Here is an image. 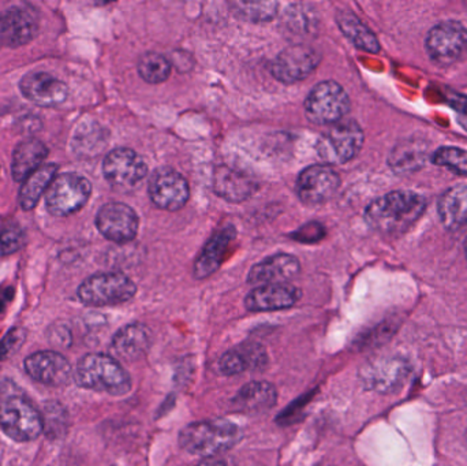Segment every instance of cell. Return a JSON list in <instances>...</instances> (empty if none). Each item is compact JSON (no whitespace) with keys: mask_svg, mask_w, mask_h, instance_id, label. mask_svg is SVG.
I'll return each instance as SVG.
<instances>
[{"mask_svg":"<svg viewBox=\"0 0 467 466\" xmlns=\"http://www.w3.org/2000/svg\"><path fill=\"white\" fill-rule=\"evenodd\" d=\"M74 379L79 388L109 396H125L131 388L130 375L119 361L100 353L84 356L77 364Z\"/></svg>","mask_w":467,"mask_h":466,"instance_id":"3","label":"cell"},{"mask_svg":"<svg viewBox=\"0 0 467 466\" xmlns=\"http://www.w3.org/2000/svg\"><path fill=\"white\" fill-rule=\"evenodd\" d=\"M137 286L125 274H96L78 287L79 301L88 306H112L128 303L136 295Z\"/></svg>","mask_w":467,"mask_h":466,"instance_id":"5","label":"cell"},{"mask_svg":"<svg viewBox=\"0 0 467 466\" xmlns=\"http://www.w3.org/2000/svg\"><path fill=\"white\" fill-rule=\"evenodd\" d=\"M147 172L144 159L129 148L111 150L103 161L104 177L115 188H136L145 180Z\"/></svg>","mask_w":467,"mask_h":466,"instance_id":"11","label":"cell"},{"mask_svg":"<svg viewBox=\"0 0 467 466\" xmlns=\"http://www.w3.org/2000/svg\"><path fill=\"white\" fill-rule=\"evenodd\" d=\"M152 345V333L141 323L125 326L120 328L111 342L112 357L118 361L139 360L150 350Z\"/></svg>","mask_w":467,"mask_h":466,"instance_id":"21","label":"cell"},{"mask_svg":"<svg viewBox=\"0 0 467 466\" xmlns=\"http://www.w3.org/2000/svg\"><path fill=\"white\" fill-rule=\"evenodd\" d=\"M148 192L153 204L166 211L181 210L185 207L191 197L186 178L169 167H163L153 172L148 183Z\"/></svg>","mask_w":467,"mask_h":466,"instance_id":"13","label":"cell"},{"mask_svg":"<svg viewBox=\"0 0 467 466\" xmlns=\"http://www.w3.org/2000/svg\"><path fill=\"white\" fill-rule=\"evenodd\" d=\"M425 205L424 197L416 192H391L368 205L365 219L381 234H402L421 218Z\"/></svg>","mask_w":467,"mask_h":466,"instance_id":"1","label":"cell"},{"mask_svg":"<svg viewBox=\"0 0 467 466\" xmlns=\"http://www.w3.org/2000/svg\"><path fill=\"white\" fill-rule=\"evenodd\" d=\"M294 241L302 243H316L326 237V227L318 222H309L290 235Z\"/></svg>","mask_w":467,"mask_h":466,"instance_id":"37","label":"cell"},{"mask_svg":"<svg viewBox=\"0 0 467 466\" xmlns=\"http://www.w3.org/2000/svg\"><path fill=\"white\" fill-rule=\"evenodd\" d=\"M425 46L439 65H454L467 54V29L458 21L441 22L428 33Z\"/></svg>","mask_w":467,"mask_h":466,"instance_id":"9","label":"cell"},{"mask_svg":"<svg viewBox=\"0 0 467 466\" xmlns=\"http://www.w3.org/2000/svg\"><path fill=\"white\" fill-rule=\"evenodd\" d=\"M25 233L16 223H8L0 232V256L16 254L24 246Z\"/></svg>","mask_w":467,"mask_h":466,"instance_id":"35","label":"cell"},{"mask_svg":"<svg viewBox=\"0 0 467 466\" xmlns=\"http://www.w3.org/2000/svg\"><path fill=\"white\" fill-rule=\"evenodd\" d=\"M340 186V177L331 166L307 167L296 180V194L306 205H318L331 199Z\"/></svg>","mask_w":467,"mask_h":466,"instance_id":"16","label":"cell"},{"mask_svg":"<svg viewBox=\"0 0 467 466\" xmlns=\"http://www.w3.org/2000/svg\"><path fill=\"white\" fill-rule=\"evenodd\" d=\"M268 364V356L260 344L246 342L222 356L219 371L224 377H235L246 371H260Z\"/></svg>","mask_w":467,"mask_h":466,"instance_id":"22","label":"cell"},{"mask_svg":"<svg viewBox=\"0 0 467 466\" xmlns=\"http://www.w3.org/2000/svg\"><path fill=\"white\" fill-rule=\"evenodd\" d=\"M301 271V264L296 256L287 254L266 257L258 264L253 265L247 282L250 285H285L296 278Z\"/></svg>","mask_w":467,"mask_h":466,"instance_id":"19","label":"cell"},{"mask_svg":"<svg viewBox=\"0 0 467 466\" xmlns=\"http://www.w3.org/2000/svg\"><path fill=\"white\" fill-rule=\"evenodd\" d=\"M439 215L450 230H461L467 224V186L449 189L439 202Z\"/></svg>","mask_w":467,"mask_h":466,"instance_id":"27","label":"cell"},{"mask_svg":"<svg viewBox=\"0 0 467 466\" xmlns=\"http://www.w3.org/2000/svg\"><path fill=\"white\" fill-rule=\"evenodd\" d=\"M92 193L87 178L74 172L57 174L46 192L47 210L57 218H66L78 212Z\"/></svg>","mask_w":467,"mask_h":466,"instance_id":"6","label":"cell"},{"mask_svg":"<svg viewBox=\"0 0 467 466\" xmlns=\"http://www.w3.org/2000/svg\"><path fill=\"white\" fill-rule=\"evenodd\" d=\"M213 191L229 202H239L250 199L255 193L257 182L236 170L221 166L213 175Z\"/></svg>","mask_w":467,"mask_h":466,"instance_id":"25","label":"cell"},{"mask_svg":"<svg viewBox=\"0 0 467 466\" xmlns=\"http://www.w3.org/2000/svg\"><path fill=\"white\" fill-rule=\"evenodd\" d=\"M410 367L400 357L370 360L359 371V379L368 390L392 393L405 383Z\"/></svg>","mask_w":467,"mask_h":466,"instance_id":"15","label":"cell"},{"mask_svg":"<svg viewBox=\"0 0 467 466\" xmlns=\"http://www.w3.org/2000/svg\"><path fill=\"white\" fill-rule=\"evenodd\" d=\"M57 170H59L57 164H44L37 171L33 172L27 180L24 181L18 196L19 207L22 210L30 211L37 205L43 193L48 191L52 181L57 178Z\"/></svg>","mask_w":467,"mask_h":466,"instance_id":"28","label":"cell"},{"mask_svg":"<svg viewBox=\"0 0 467 466\" xmlns=\"http://www.w3.org/2000/svg\"><path fill=\"white\" fill-rule=\"evenodd\" d=\"M364 145V131L356 120L335 123L317 142L321 161L328 164H346L353 161Z\"/></svg>","mask_w":467,"mask_h":466,"instance_id":"8","label":"cell"},{"mask_svg":"<svg viewBox=\"0 0 467 466\" xmlns=\"http://www.w3.org/2000/svg\"><path fill=\"white\" fill-rule=\"evenodd\" d=\"M241 437V430L230 421H199L182 430L180 445L193 456L213 459L233 449Z\"/></svg>","mask_w":467,"mask_h":466,"instance_id":"4","label":"cell"},{"mask_svg":"<svg viewBox=\"0 0 467 466\" xmlns=\"http://www.w3.org/2000/svg\"><path fill=\"white\" fill-rule=\"evenodd\" d=\"M233 7L242 18L253 22H265L276 16L277 3H234Z\"/></svg>","mask_w":467,"mask_h":466,"instance_id":"34","label":"cell"},{"mask_svg":"<svg viewBox=\"0 0 467 466\" xmlns=\"http://www.w3.org/2000/svg\"><path fill=\"white\" fill-rule=\"evenodd\" d=\"M235 237V227L233 226L223 227L213 234V237L208 241L207 245L200 254L196 264H194V276L197 279L208 278L221 268Z\"/></svg>","mask_w":467,"mask_h":466,"instance_id":"23","label":"cell"},{"mask_svg":"<svg viewBox=\"0 0 467 466\" xmlns=\"http://www.w3.org/2000/svg\"><path fill=\"white\" fill-rule=\"evenodd\" d=\"M337 26L343 35L362 51L378 54L380 51V44L372 30L364 25V22L350 11H339L337 16Z\"/></svg>","mask_w":467,"mask_h":466,"instance_id":"29","label":"cell"},{"mask_svg":"<svg viewBox=\"0 0 467 466\" xmlns=\"http://www.w3.org/2000/svg\"><path fill=\"white\" fill-rule=\"evenodd\" d=\"M96 226L107 240L117 243H130L139 233L140 221L133 208L123 202L103 205L96 216Z\"/></svg>","mask_w":467,"mask_h":466,"instance_id":"14","label":"cell"},{"mask_svg":"<svg viewBox=\"0 0 467 466\" xmlns=\"http://www.w3.org/2000/svg\"><path fill=\"white\" fill-rule=\"evenodd\" d=\"M0 429L16 442H32L44 431L43 416L13 380L0 383Z\"/></svg>","mask_w":467,"mask_h":466,"instance_id":"2","label":"cell"},{"mask_svg":"<svg viewBox=\"0 0 467 466\" xmlns=\"http://www.w3.org/2000/svg\"><path fill=\"white\" fill-rule=\"evenodd\" d=\"M40 27L36 8L14 5L0 14V48H16L32 41Z\"/></svg>","mask_w":467,"mask_h":466,"instance_id":"12","label":"cell"},{"mask_svg":"<svg viewBox=\"0 0 467 466\" xmlns=\"http://www.w3.org/2000/svg\"><path fill=\"white\" fill-rule=\"evenodd\" d=\"M452 106L460 112L461 123L467 129V98H460V96H458V98H454V101H452Z\"/></svg>","mask_w":467,"mask_h":466,"instance_id":"38","label":"cell"},{"mask_svg":"<svg viewBox=\"0 0 467 466\" xmlns=\"http://www.w3.org/2000/svg\"><path fill=\"white\" fill-rule=\"evenodd\" d=\"M276 388L268 382H252L244 385L234 397V412L258 415L266 412L276 404Z\"/></svg>","mask_w":467,"mask_h":466,"instance_id":"24","label":"cell"},{"mask_svg":"<svg viewBox=\"0 0 467 466\" xmlns=\"http://www.w3.org/2000/svg\"><path fill=\"white\" fill-rule=\"evenodd\" d=\"M301 298V292L291 285H264L247 295L244 305L252 312H271L291 308Z\"/></svg>","mask_w":467,"mask_h":466,"instance_id":"20","label":"cell"},{"mask_svg":"<svg viewBox=\"0 0 467 466\" xmlns=\"http://www.w3.org/2000/svg\"><path fill=\"white\" fill-rule=\"evenodd\" d=\"M320 52L305 44L283 49L271 65V73L283 84H296L307 78L320 65Z\"/></svg>","mask_w":467,"mask_h":466,"instance_id":"10","label":"cell"},{"mask_svg":"<svg viewBox=\"0 0 467 466\" xmlns=\"http://www.w3.org/2000/svg\"><path fill=\"white\" fill-rule=\"evenodd\" d=\"M104 131L96 123H84L74 133L73 148L78 155H98L104 148Z\"/></svg>","mask_w":467,"mask_h":466,"instance_id":"32","label":"cell"},{"mask_svg":"<svg viewBox=\"0 0 467 466\" xmlns=\"http://www.w3.org/2000/svg\"><path fill=\"white\" fill-rule=\"evenodd\" d=\"M350 109V98L346 90L335 81L316 85L305 100V114L315 125H335Z\"/></svg>","mask_w":467,"mask_h":466,"instance_id":"7","label":"cell"},{"mask_svg":"<svg viewBox=\"0 0 467 466\" xmlns=\"http://www.w3.org/2000/svg\"><path fill=\"white\" fill-rule=\"evenodd\" d=\"M428 147L422 141H403L391 150L389 164L395 172H413L427 161Z\"/></svg>","mask_w":467,"mask_h":466,"instance_id":"30","label":"cell"},{"mask_svg":"<svg viewBox=\"0 0 467 466\" xmlns=\"http://www.w3.org/2000/svg\"><path fill=\"white\" fill-rule=\"evenodd\" d=\"M139 73L148 84H161L169 78L171 63L163 55L148 52L140 57Z\"/></svg>","mask_w":467,"mask_h":466,"instance_id":"31","label":"cell"},{"mask_svg":"<svg viewBox=\"0 0 467 466\" xmlns=\"http://www.w3.org/2000/svg\"><path fill=\"white\" fill-rule=\"evenodd\" d=\"M394 322H386L383 325L376 327L375 330L364 334L358 341L356 342L357 347L361 349H368V347H378L379 344H383L387 339L394 336Z\"/></svg>","mask_w":467,"mask_h":466,"instance_id":"36","label":"cell"},{"mask_svg":"<svg viewBox=\"0 0 467 466\" xmlns=\"http://www.w3.org/2000/svg\"><path fill=\"white\" fill-rule=\"evenodd\" d=\"M25 371L36 382L51 388L66 385L73 375V368L67 358L52 350L30 355L25 360Z\"/></svg>","mask_w":467,"mask_h":466,"instance_id":"17","label":"cell"},{"mask_svg":"<svg viewBox=\"0 0 467 466\" xmlns=\"http://www.w3.org/2000/svg\"><path fill=\"white\" fill-rule=\"evenodd\" d=\"M465 252H466V257H467V240H466V243H465Z\"/></svg>","mask_w":467,"mask_h":466,"instance_id":"39","label":"cell"},{"mask_svg":"<svg viewBox=\"0 0 467 466\" xmlns=\"http://www.w3.org/2000/svg\"><path fill=\"white\" fill-rule=\"evenodd\" d=\"M432 161L438 166L447 167L460 175H467V150L455 147H441L432 153Z\"/></svg>","mask_w":467,"mask_h":466,"instance_id":"33","label":"cell"},{"mask_svg":"<svg viewBox=\"0 0 467 466\" xmlns=\"http://www.w3.org/2000/svg\"><path fill=\"white\" fill-rule=\"evenodd\" d=\"M48 156V148L38 140L29 139L19 142L13 152L11 174L16 182H24L33 172L37 171Z\"/></svg>","mask_w":467,"mask_h":466,"instance_id":"26","label":"cell"},{"mask_svg":"<svg viewBox=\"0 0 467 466\" xmlns=\"http://www.w3.org/2000/svg\"><path fill=\"white\" fill-rule=\"evenodd\" d=\"M19 90L25 98L40 107L59 106L68 96L67 85L46 71L27 73L19 82Z\"/></svg>","mask_w":467,"mask_h":466,"instance_id":"18","label":"cell"}]
</instances>
